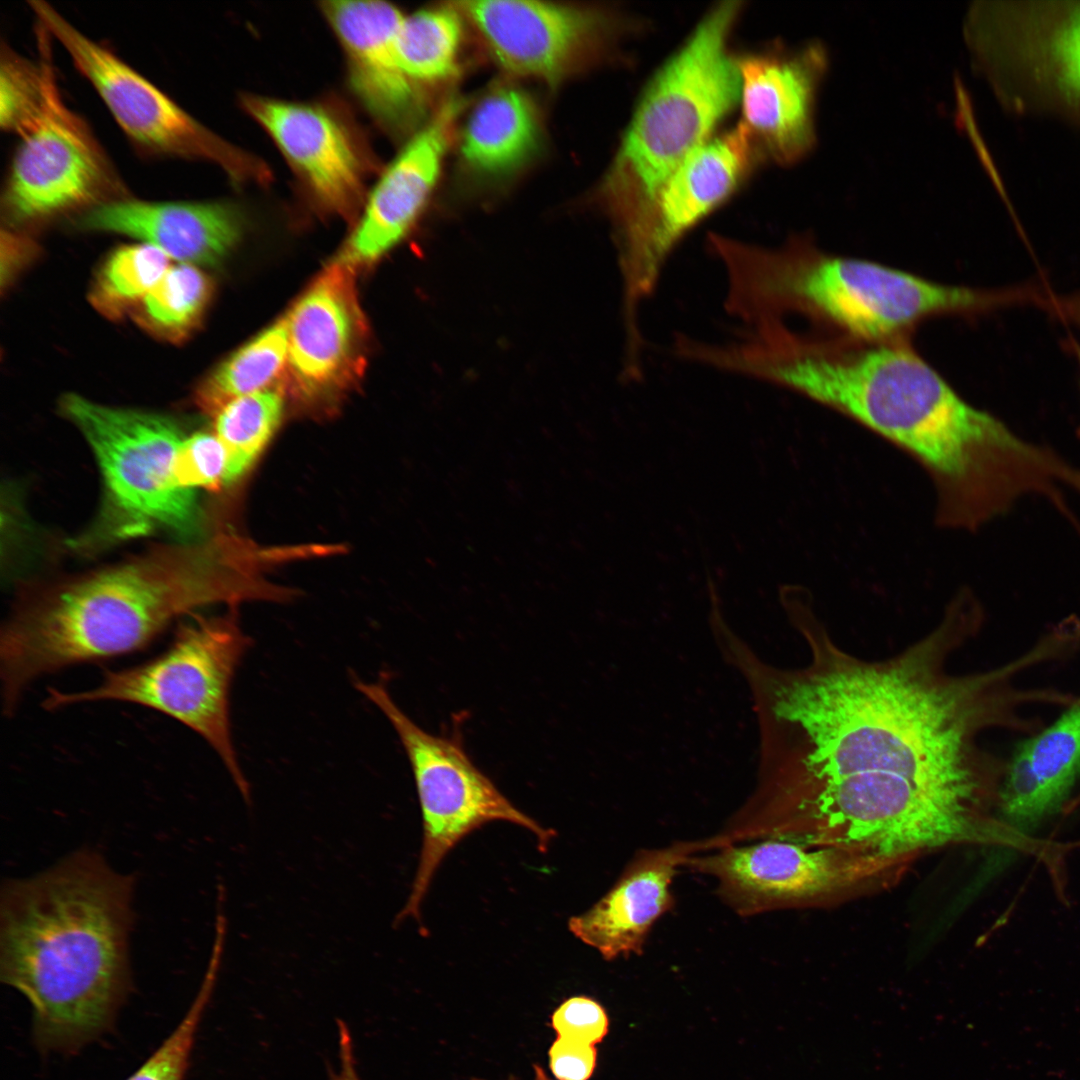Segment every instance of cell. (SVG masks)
I'll use <instances>...</instances> for the list:
<instances>
[{
	"label": "cell",
	"mask_w": 1080,
	"mask_h": 1080,
	"mask_svg": "<svg viewBox=\"0 0 1080 1080\" xmlns=\"http://www.w3.org/2000/svg\"><path fill=\"white\" fill-rule=\"evenodd\" d=\"M211 295V280L200 267L177 263L169 267L131 316L152 336L179 343L199 325Z\"/></svg>",
	"instance_id": "cell-27"
},
{
	"label": "cell",
	"mask_w": 1080,
	"mask_h": 1080,
	"mask_svg": "<svg viewBox=\"0 0 1080 1080\" xmlns=\"http://www.w3.org/2000/svg\"><path fill=\"white\" fill-rule=\"evenodd\" d=\"M75 225L88 232L114 233L152 245L170 260L216 265L239 242L241 211L224 201H146L131 197L81 213Z\"/></svg>",
	"instance_id": "cell-20"
},
{
	"label": "cell",
	"mask_w": 1080,
	"mask_h": 1080,
	"mask_svg": "<svg viewBox=\"0 0 1080 1080\" xmlns=\"http://www.w3.org/2000/svg\"><path fill=\"white\" fill-rule=\"evenodd\" d=\"M744 378L805 396L913 458L930 477L938 526L976 532L1027 496L1054 500L1068 463L965 400L903 338L824 341L763 325L740 344Z\"/></svg>",
	"instance_id": "cell-2"
},
{
	"label": "cell",
	"mask_w": 1080,
	"mask_h": 1080,
	"mask_svg": "<svg viewBox=\"0 0 1080 1080\" xmlns=\"http://www.w3.org/2000/svg\"><path fill=\"white\" fill-rule=\"evenodd\" d=\"M36 35L44 103L20 136L2 192L4 217L14 228L130 197L88 122L62 96L50 33L37 23Z\"/></svg>",
	"instance_id": "cell-13"
},
{
	"label": "cell",
	"mask_w": 1080,
	"mask_h": 1080,
	"mask_svg": "<svg viewBox=\"0 0 1080 1080\" xmlns=\"http://www.w3.org/2000/svg\"><path fill=\"white\" fill-rule=\"evenodd\" d=\"M548 1056L556 1080H589L596 1066L597 1050L594 1045L557 1037Z\"/></svg>",
	"instance_id": "cell-35"
},
{
	"label": "cell",
	"mask_w": 1080,
	"mask_h": 1080,
	"mask_svg": "<svg viewBox=\"0 0 1080 1080\" xmlns=\"http://www.w3.org/2000/svg\"><path fill=\"white\" fill-rule=\"evenodd\" d=\"M282 411V393L271 387L232 399L213 414L215 435L228 454L227 483L254 462L277 428Z\"/></svg>",
	"instance_id": "cell-30"
},
{
	"label": "cell",
	"mask_w": 1080,
	"mask_h": 1080,
	"mask_svg": "<svg viewBox=\"0 0 1080 1080\" xmlns=\"http://www.w3.org/2000/svg\"><path fill=\"white\" fill-rule=\"evenodd\" d=\"M743 125L761 153L789 164L815 143L816 92L827 67L819 43L738 60Z\"/></svg>",
	"instance_id": "cell-19"
},
{
	"label": "cell",
	"mask_w": 1080,
	"mask_h": 1080,
	"mask_svg": "<svg viewBox=\"0 0 1080 1080\" xmlns=\"http://www.w3.org/2000/svg\"><path fill=\"white\" fill-rule=\"evenodd\" d=\"M705 246L723 271L724 311L743 326L799 315L872 342L903 338L930 317L995 305L993 291L829 254L802 236L768 246L710 232Z\"/></svg>",
	"instance_id": "cell-5"
},
{
	"label": "cell",
	"mask_w": 1080,
	"mask_h": 1080,
	"mask_svg": "<svg viewBox=\"0 0 1080 1080\" xmlns=\"http://www.w3.org/2000/svg\"><path fill=\"white\" fill-rule=\"evenodd\" d=\"M533 1069H534L535 1080H553L547 1075V1073L543 1070V1068L541 1066L534 1065Z\"/></svg>",
	"instance_id": "cell-39"
},
{
	"label": "cell",
	"mask_w": 1080,
	"mask_h": 1080,
	"mask_svg": "<svg viewBox=\"0 0 1080 1080\" xmlns=\"http://www.w3.org/2000/svg\"><path fill=\"white\" fill-rule=\"evenodd\" d=\"M338 1030V1067L329 1070V1080H361L357 1070L354 1041L349 1027L337 1020Z\"/></svg>",
	"instance_id": "cell-38"
},
{
	"label": "cell",
	"mask_w": 1080,
	"mask_h": 1080,
	"mask_svg": "<svg viewBox=\"0 0 1080 1080\" xmlns=\"http://www.w3.org/2000/svg\"><path fill=\"white\" fill-rule=\"evenodd\" d=\"M244 591L195 544L161 546L117 566L25 592L0 630L2 714L38 679L143 649L176 619Z\"/></svg>",
	"instance_id": "cell-4"
},
{
	"label": "cell",
	"mask_w": 1080,
	"mask_h": 1080,
	"mask_svg": "<svg viewBox=\"0 0 1080 1080\" xmlns=\"http://www.w3.org/2000/svg\"><path fill=\"white\" fill-rule=\"evenodd\" d=\"M967 33L1007 108L1080 124V0L983 1Z\"/></svg>",
	"instance_id": "cell-11"
},
{
	"label": "cell",
	"mask_w": 1080,
	"mask_h": 1080,
	"mask_svg": "<svg viewBox=\"0 0 1080 1080\" xmlns=\"http://www.w3.org/2000/svg\"><path fill=\"white\" fill-rule=\"evenodd\" d=\"M233 614L195 616L181 621L168 647L134 666L105 669L99 683L81 691L49 688L47 711L68 706L117 701L163 713L201 736L218 754L243 798L250 787L234 748L229 698L232 681L250 648Z\"/></svg>",
	"instance_id": "cell-8"
},
{
	"label": "cell",
	"mask_w": 1080,
	"mask_h": 1080,
	"mask_svg": "<svg viewBox=\"0 0 1080 1080\" xmlns=\"http://www.w3.org/2000/svg\"><path fill=\"white\" fill-rule=\"evenodd\" d=\"M386 716L409 760L420 804L423 839L408 899L395 922L420 921L421 906L444 857L464 837L493 821L530 831L545 851L555 832L519 810L479 769L459 735H436L418 726L397 706L381 682L353 681Z\"/></svg>",
	"instance_id": "cell-10"
},
{
	"label": "cell",
	"mask_w": 1080,
	"mask_h": 1080,
	"mask_svg": "<svg viewBox=\"0 0 1080 1080\" xmlns=\"http://www.w3.org/2000/svg\"><path fill=\"white\" fill-rule=\"evenodd\" d=\"M286 318L243 345L202 380L195 391L198 407L213 415L228 401L268 388L287 364Z\"/></svg>",
	"instance_id": "cell-26"
},
{
	"label": "cell",
	"mask_w": 1080,
	"mask_h": 1080,
	"mask_svg": "<svg viewBox=\"0 0 1080 1080\" xmlns=\"http://www.w3.org/2000/svg\"><path fill=\"white\" fill-rule=\"evenodd\" d=\"M811 662L782 686L791 744L776 797L843 779L902 778L986 812L997 803L1004 760L982 735L1009 728L1012 707L991 670L953 672L961 649L944 627L897 654L867 660L827 626L805 637Z\"/></svg>",
	"instance_id": "cell-1"
},
{
	"label": "cell",
	"mask_w": 1080,
	"mask_h": 1080,
	"mask_svg": "<svg viewBox=\"0 0 1080 1080\" xmlns=\"http://www.w3.org/2000/svg\"><path fill=\"white\" fill-rule=\"evenodd\" d=\"M921 855H873L778 839L732 844L692 855L684 866L715 880L735 913L841 902L896 884Z\"/></svg>",
	"instance_id": "cell-12"
},
{
	"label": "cell",
	"mask_w": 1080,
	"mask_h": 1080,
	"mask_svg": "<svg viewBox=\"0 0 1080 1080\" xmlns=\"http://www.w3.org/2000/svg\"><path fill=\"white\" fill-rule=\"evenodd\" d=\"M759 154L740 122L697 147L676 168L658 194L633 258L619 271L627 309L644 307L680 243L735 192Z\"/></svg>",
	"instance_id": "cell-15"
},
{
	"label": "cell",
	"mask_w": 1080,
	"mask_h": 1080,
	"mask_svg": "<svg viewBox=\"0 0 1080 1080\" xmlns=\"http://www.w3.org/2000/svg\"><path fill=\"white\" fill-rule=\"evenodd\" d=\"M171 265L170 258L152 245L121 246L100 266L90 288V303L112 320L131 314Z\"/></svg>",
	"instance_id": "cell-28"
},
{
	"label": "cell",
	"mask_w": 1080,
	"mask_h": 1080,
	"mask_svg": "<svg viewBox=\"0 0 1080 1080\" xmlns=\"http://www.w3.org/2000/svg\"><path fill=\"white\" fill-rule=\"evenodd\" d=\"M44 103V71L3 43L0 61V125L23 135L37 120Z\"/></svg>",
	"instance_id": "cell-32"
},
{
	"label": "cell",
	"mask_w": 1080,
	"mask_h": 1080,
	"mask_svg": "<svg viewBox=\"0 0 1080 1080\" xmlns=\"http://www.w3.org/2000/svg\"><path fill=\"white\" fill-rule=\"evenodd\" d=\"M457 100H448L386 168L338 260L356 268L373 263L409 231L436 183Z\"/></svg>",
	"instance_id": "cell-22"
},
{
	"label": "cell",
	"mask_w": 1080,
	"mask_h": 1080,
	"mask_svg": "<svg viewBox=\"0 0 1080 1080\" xmlns=\"http://www.w3.org/2000/svg\"><path fill=\"white\" fill-rule=\"evenodd\" d=\"M702 851L703 841L638 851L606 894L569 919L570 932L608 961L640 955L656 921L674 905L679 867Z\"/></svg>",
	"instance_id": "cell-23"
},
{
	"label": "cell",
	"mask_w": 1080,
	"mask_h": 1080,
	"mask_svg": "<svg viewBox=\"0 0 1080 1080\" xmlns=\"http://www.w3.org/2000/svg\"><path fill=\"white\" fill-rule=\"evenodd\" d=\"M1080 780V696L1032 732L1004 762L997 806L1003 819L1031 829L1058 813Z\"/></svg>",
	"instance_id": "cell-24"
},
{
	"label": "cell",
	"mask_w": 1080,
	"mask_h": 1080,
	"mask_svg": "<svg viewBox=\"0 0 1080 1080\" xmlns=\"http://www.w3.org/2000/svg\"><path fill=\"white\" fill-rule=\"evenodd\" d=\"M287 371L294 395L328 404L359 380L366 365L368 325L354 268L338 259L306 289L288 316Z\"/></svg>",
	"instance_id": "cell-16"
},
{
	"label": "cell",
	"mask_w": 1080,
	"mask_h": 1080,
	"mask_svg": "<svg viewBox=\"0 0 1080 1080\" xmlns=\"http://www.w3.org/2000/svg\"><path fill=\"white\" fill-rule=\"evenodd\" d=\"M173 472L182 489L216 488L227 483V451L215 434L199 432L184 437L175 454Z\"/></svg>",
	"instance_id": "cell-33"
},
{
	"label": "cell",
	"mask_w": 1080,
	"mask_h": 1080,
	"mask_svg": "<svg viewBox=\"0 0 1080 1080\" xmlns=\"http://www.w3.org/2000/svg\"><path fill=\"white\" fill-rule=\"evenodd\" d=\"M321 9L344 48L351 86L362 104L385 126L413 125L422 102L398 54L401 12L383 1H327Z\"/></svg>",
	"instance_id": "cell-21"
},
{
	"label": "cell",
	"mask_w": 1080,
	"mask_h": 1080,
	"mask_svg": "<svg viewBox=\"0 0 1080 1080\" xmlns=\"http://www.w3.org/2000/svg\"><path fill=\"white\" fill-rule=\"evenodd\" d=\"M247 112L271 136L320 208L343 217L363 201L365 164L345 123L328 108L245 96Z\"/></svg>",
	"instance_id": "cell-18"
},
{
	"label": "cell",
	"mask_w": 1080,
	"mask_h": 1080,
	"mask_svg": "<svg viewBox=\"0 0 1080 1080\" xmlns=\"http://www.w3.org/2000/svg\"><path fill=\"white\" fill-rule=\"evenodd\" d=\"M1038 306L1050 311L1063 320H1068L1080 329V293L1060 297L1048 291H1042L1038 298ZM1071 350L1076 356L1080 372V344H1070ZM1080 435V429H1079Z\"/></svg>",
	"instance_id": "cell-37"
},
{
	"label": "cell",
	"mask_w": 1080,
	"mask_h": 1080,
	"mask_svg": "<svg viewBox=\"0 0 1080 1080\" xmlns=\"http://www.w3.org/2000/svg\"><path fill=\"white\" fill-rule=\"evenodd\" d=\"M29 4L37 21L63 46L127 137L143 152L212 163L234 183L263 184L271 179L261 160L201 124L110 49L80 32L50 4Z\"/></svg>",
	"instance_id": "cell-14"
},
{
	"label": "cell",
	"mask_w": 1080,
	"mask_h": 1080,
	"mask_svg": "<svg viewBox=\"0 0 1080 1080\" xmlns=\"http://www.w3.org/2000/svg\"><path fill=\"white\" fill-rule=\"evenodd\" d=\"M1061 627H1063L1067 631V633L1069 632L1064 626L1061 625ZM1071 640L1074 641L1072 636H1071Z\"/></svg>",
	"instance_id": "cell-40"
},
{
	"label": "cell",
	"mask_w": 1080,
	"mask_h": 1080,
	"mask_svg": "<svg viewBox=\"0 0 1080 1080\" xmlns=\"http://www.w3.org/2000/svg\"><path fill=\"white\" fill-rule=\"evenodd\" d=\"M508 71L558 82L599 47L609 18L599 9L538 1L455 3Z\"/></svg>",
	"instance_id": "cell-17"
},
{
	"label": "cell",
	"mask_w": 1080,
	"mask_h": 1080,
	"mask_svg": "<svg viewBox=\"0 0 1080 1080\" xmlns=\"http://www.w3.org/2000/svg\"><path fill=\"white\" fill-rule=\"evenodd\" d=\"M473 1080H483V1079H473ZM507 1080H514V1079H513L512 1077H510V1078H509V1079H507Z\"/></svg>",
	"instance_id": "cell-41"
},
{
	"label": "cell",
	"mask_w": 1080,
	"mask_h": 1080,
	"mask_svg": "<svg viewBox=\"0 0 1080 1080\" xmlns=\"http://www.w3.org/2000/svg\"><path fill=\"white\" fill-rule=\"evenodd\" d=\"M213 952L202 985L186 1014L162 1044L126 1080H185L197 1031L219 970L222 953Z\"/></svg>",
	"instance_id": "cell-31"
},
{
	"label": "cell",
	"mask_w": 1080,
	"mask_h": 1080,
	"mask_svg": "<svg viewBox=\"0 0 1080 1080\" xmlns=\"http://www.w3.org/2000/svg\"><path fill=\"white\" fill-rule=\"evenodd\" d=\"M551 1026L557 1037L595 1046L608 1033L609 1020L598 1002L586 996H574L553 1012Z\"/></svg>",
	"instance_id": "cell-34"
},
{
	"label": "cell",
	"mask_w": 1080,
	"mask_h": 1080,
	"mask_svg": "<svg viewBox=\"0 0 1080 1080\" xmlns=\"http://www.w3.org/2000/svg\"><path fill=\"white\" fill-rule=\"evenodd\" d=\"M61 409L87 440L103 475L101 538L122 539L154 528L183 539L198 532L195 491L180 488L174 478L175 454L185 436L173 421L77 394L64 396Z\"/></svg>",
	"instance_id": "cell-9"
},
{
	"label": "cell",
	"mask_w": 1080,
	"mask_h": 1080,
	"mask_svg": "<svg viewBox=\"0 0 1080 1080\" xmlns=\"http://www.w3.org/2000/svg\"><path fill=\"white\" fill-rule=\"evenodd\" d=\"M539 140L537 114L521 90H496L475 107L465 127L462 155L480 175L500 177L525 163Z\"/></svg>",
	"instance_id": "cell-25"
},
{
	"label": "cell",
	"mask_w": 1080,
	"mask_h": 1080,
	"mask_svg": "<svg viewBox=\"0 0 1080 1080\" xmlns=\"http://www.w3.org/2000/svg\"><path fill=\"white\" fill-rule=\"evenodd\" d=\"M739 11L736 1L713 8L642 94L602 190L620 257L638 247L671 174L741 97L727 48Z\"/></svg>",
	"instance_id": "cell-6"
},
{
	"label": "cell",
	"mask_w": 1080,
	"mask_h": 1080,
	"mask_svg": "<svg viewBox=\"0 0 1080 1080\" xmlns=\"http://www.w3.org/2000/svg\"><path fill=\"white\" fill-rule=\"evenodd\" d=\"M750 834L881 856L1003 839L984 813L907 780L832 781L790 794L761 810Z\"/></svg>",
	"instance_id": "cell-7"
},
{
	"label": "cell",
	"mask_w": 1080,
	"mask_h": 1080,
	"mask_svg": "<svg viewBox=\"0 0 1080 1080\" xmlns=\"http://www.w3.org/2000/svg\"><path fill=\"white\" fill-rule=\"evenodd\" d=\"M2 285L12 280L16 272L23 267L34 254L36 247L31 239L13 229L2 231Z\"/></svg>",
	"instance_id": "cell-36"
},
{
	"label": "cell",
	"mask_w": 1080,
	"mask_h": 1080,
	"mask_svg": "<svg viewBox=\"0 0 1080 1080\" xmlns=\"http://www.w3.org/2000/svg\"><path fill=\"white\" fill-rule=\"evenodd\" d=\"M460 41L455 6L418 11L403 19L398 33L401 65L414 82L444 80L456 71Z\"/></svg>",
	"instance_id": "cell-29"
},
{
	"label": "cell",
	"mask_w": 1080,
	"mask_h": 1080,
	"mask_svg": "<svg viewBox=\"0 0 1080 1080\" xmlns=\"http://www.w3.org/2000/svg\"><path fill=\"white\" fill-rule=\"evenodd\" d=\"M133 887L87 848L2 886L0 979L30 1003L42 1051L71 1053L110 1028L131 986Z\"/></svg>",
	"instance_id": "cell-3"
}]
</instances>
